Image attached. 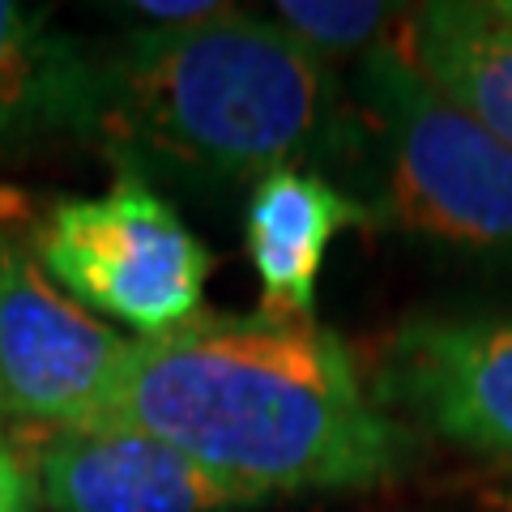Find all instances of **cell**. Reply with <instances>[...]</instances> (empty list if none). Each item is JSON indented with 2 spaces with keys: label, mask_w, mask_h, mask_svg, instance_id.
Wrapping results in <instances>:
<instances>
[{
  "label": "cell",
  "mask_w": 512,
  "mask_h": 512,
  "mask_svg": "<svg viewBox=\"0 0 512 512\" xmlns=\"http://www.w3.org/2000/svg\"><path fill=\"white\" fill-rule=\"evenodd\" d=\"M261 491H363L410 461V431L316 320L197 312L128 342L103 414Z\"/></svg>",
  "instance_id": "cell-1"
},
{
  "label": "cell",
  "mask_w": 512,
  "mask_h": 512,
  "mask_svg": "<svg viewBox=\"0 0 512 512\" xmlns=\"http://www.w3.org/2000/svg\"><path fill=\"white\" fill-rule=\"evenodd\" d=\"M86 141L201 175H269L338 158L350 120L329 64L274 18L239 9L188 30L90 47Z\"/></svg>",
  "instance_id": "cell-2"
},
{
  "label": "cell",
  "mask_w": 512,
  "mask_h": 512,
  "mask_svg": "<svg viewBox=\"0 0 512 512\" xmlns=\"http://www.w3.org/2000/svg\"><path fill=\"white\" fill-rule=\"evenodd\" d=\"M359 99L376 120L380 214L431 244L512 256V150L414 69L397 39L359 64Z\"/></svg>",
  "instance_id": "cell-3"
},
{
  "label": "cell",
  "mask_w": 512,
  "mask_h": 512,
  "mask_svg": "<svg viewBox=\"0 0 512 512\" xmlns=\"http://www.w3.org/2000/svg\"><path fill=\"white\" fill-rule=\"evenodd\" d=\"M35 256L77 308L133 325L137 338L197 316L214 269L210 248L137 171L116 175L103 197L56 201Z\"/></svg>",
  "instance_id": "cell-4"
},
{
  "label": "cell",
  "mask_w": 512,
  "mask_h": 512,
  "mask_svg": "<svg viewBox=\"0 0 512 512\" xmlns=\"http://www.w3.org/2000/svg\"><path fill=\"white\" fill-rule=\"evenodd\" d=\"M128 342L60 291L0 214V414L26 427H90Z\"/></svg>",
  "instance_id": "cell-5"
},
{
  "label": "cell",
  "mask_w": 512,
  "mask_h": 512,
  "mask_svg": "<svg viewBox=\"0 0 512 512\" xmlns=\"http://www.w3.org/2000/svg\"><path fill=\"white\" fill-rule=\"evenodd\" d=\"M376 402L397 423L512 466V316H419L384 342Z\"/></svg>",
  "instance_id": "cell-6"
},
{
  "label": "cell",
  "mask_w": 512,
  "mask_h": 512,
  "mask_svg": "<svg viewBox=\"0 0 512 512\" xmlns=\"http://www.w3.org/2000/svg\"><path fill=\"white\" fill-rule=\"evenodd\" d=\"M30 470L52 512H239L265 504L261 491L120 423L43 427Z\"/></svg>",
  "instance_id": "cell-7"
},
{
  "label": "cell",
  "mask_w": 512,
  "mask_h": 512,
  "mask_svg": "<svg viewBox=\"0 0 512 512\" xmlns=\"http://www.w3.org/2000/svg\"><path fill=\"white\" fill-rule=\"evenodd\" d=\"M367 210L308 167H282L256 180L244 214L248 261L261 282V312L312 320L320 265L333 244Z\"/></svg>",
  "instance_id": "cell-8"
},
{
  "label": "cell",
  "mask_w": 512,
  "mask_h": 512,
  "mask_svg": "<svg viewBox=\"0 0 512 512\" xmlns=\"http://www.w3.org/2000/svg\"><path fill=\"white\" fill-rule=\"evenodd\" d=\"M90 47L60 35L43 9L0 0V154L43 137H82Z\"/></svg>",
  "instance_id": "cell-9"
},
{
  "label": "cell",
  "mask_w": 512,
  "mask_h": 512,
  "mask_svg": "<svg viewBox=\"0 0 512 512\" xmlns=\"http://www.w3.org/2000/svg\"><path fill=\"white\" fill-rule=\"evenodd\" d=\"M397 47L448 103L512 150V22L495 5L444 0L402 18Z\"/></svg>",
  "instance_id": "cell-10"
},
{
  "label": "cell",
  "mask_w": 512,
  "mask_h": 512,
  "mask_svg": "<svg viewBox=\"0 0 512 512\" xmlns=\"http://www.w3.org/2000/svg\"><path fill=\"white\" fill-rule=\"evenodd\" d=\"M393 13L402 9L376 5V0H278L274 22L329 64L338 56H367L380 47L384 30L402 22Z\"/></svg>",
  "instance_id": "cell-11"
},
{
  "label": "cell",
  "mask_w": 512,
  "mask_h": 512,
  "mask_svg": "<svg viewBox=\"0 0 512 512\" xmlns=\"http://www.w3.org/2000/svg\"><path fill=\"white\" fill-rule=\"evenodd\" d=\"M124 13L137 22V30H188L231 13V5H214V0H133V5H124Z\"/></svg>",
  "instance_id": "cell-12"
},
{
  "label": "cell",
  "mask_w": 512,
  "mask_h": 512,
  "mask_svg": "<svg viewBox=\"0 0 512 512\" xmlns=\"http://www.w3.org/2000/svg\"><path fill=\"white\" fill-rule=\"evenodd\" d=\"M39 504V483L35 470L13 436L0 427V512H35Z\"/></svg>",
  "instance_id": "cell-13"
},
{
  "label": "cell",
  "mask_w": 512,
  "mask_h": 512,
  "mask_svg": "<svg viewBox=\"0 0 512 512\" xmlns=\"http://www.w3.org/2000/svg\"><path fill=\"white\" fill-rule=\"evenodd\" d=\"M495 9H500V13H504V18L512 22V0H500V5H495Z\"/></svg>",
  "instance_id": "cell-14"
}]
</instances>
